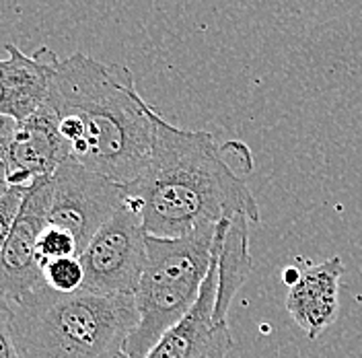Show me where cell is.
Instances as JSON below:
<instances>
[{
    "instance_id": "cell-1",
    "label": "cell",
    "mask_w": 362,
    "mask_h": 358,
    "mask_svg": "<svg viewBox=\"0 0 362 358\" xmlns=\"http://www.w3.org/2000/svg\"><path fill=\"white\" fill-rule=\"evenodd\" d=\"M241 158H251L245 144H218L210 132L183 130L157 113L148 165L124 190L153 237L175 239L237 214L259 223L257 202L233 167Z\"/></svg>"
},
{
    "instance_id": "cell-2",
    "label": "cell",
    "mask_w": 362,
    "mask_h": 358,
    "mask_svg": "<svg viewBox=\"0 0 362 358\" xmlns=\"http://www.w3.org/2000/svg\"><path fill=\"white\" fill-rule=\"evenodd\" d=\"M45 103L70 155L87 169L124 187L142 175L157 110L138 93L130 68L76 52L58 60Z\"/></svg>"
},
{
    "instance_id": "cell-17",
    "label": "cell",
    "mask_w": 362,
    "mask_h": 358,
    "mask_svg": "<svg viewBox=\"0 0 362 358\" xmlns=\"http://www.w3.org/2000/svg\"><path fill=\"white\" fill-rule=\"evenodd\" d=\"M17 126H19V122L11 120L6 115H0V151H6L8 149L13 136L17 132Z\"/></svg>"
},
{
    "instance_id": "cell-5",
    "label": "cell",
    "mask_w": 362,
    "mask_h": 358,
    "mask_svg": "<svg viewBox=\"0 0 362 358\" xmlns=\"http://www.w3.org/2000/svg\"><path fill=\"white\" fill-rule=\"evenodd\" d=\"M146 229L128 196L81 253L85 270L83 291L134 296L146 264Z\"/></svg>"
},
{
    "instance_id": "cell-9",
    "label": "cell",
    "mask_w": 362,
    "mask_h": 358,
    "mask_svg": "<svg viewBox=\"0 0 362 358\" xmlns=\"http://www.w3.org/2000/svg\"><path fill=\"white\" fill-rule=\"evenodd\" d=\"M68 157L72 155L66 140L60 134L58 117L44 103L31 117L19 122L17 132L6 149L8 183L11 187L29 190L37 179L52 178Z\"/></svg>"
},
{
    "instance_id": "cell-11",
    "label": "cell",
    "mask_w": 362,
    "mask_h": 358,
    "mask_svg": "<svg viewBox=\"0 0 362 358\" xmlns=\"http://www.w3.org/2000/svg\"><path fill=\"white\" fill-rule=\"evenodd\" d=\"M341 274V258L332 255L321 264L303 266L298 282L288 289L286 311L309 340H317L338 317Z\"/></svg>"
},
{
    "instance_id": "cell-8",
    "label": "cell",
    "mask_w": 362,
    "mask_h": 358,
    "mask_svg": "<svg viewBox=\"0 0 362 358\" xmlns=\"http://www.w3.org/2000/svg\"><path fill=\"white\" fill-rule=\"evenodd\" d=\"M216 291L218 266L214 253L196 305L158 340L146 358H228V352L233 350V336L228 321L214 319Z\"/></svg>"
},
{
    "instance_id": "cell-10",
    "label": "cell",
    "mask_w": 362,
    "mask_h": 358,
    "mask_svg": "<svg viewBox=\"0 0 362 358\" xmlns=\"http://www.w3.org/2000/svg\"><path fill=\"white\" fill-rule=\"evenodd\" d=\"M6 58H0V115L25 122L47 99L58 56L42 47L35 54H25L15 44H6Z\"/></svg>"
},
{
    "instance_id": "cell-15",
    "label": "cell",
    "mask_w": 362,
    "mask_h": 358,
    "mask_svg": "<svg viewBox=\"0 0 362 358\" xmlns=\"http://www.w3.org/2000/svg\"><path fill=\"white\" fill-rule=\"evenodd\" d=\"M0 358H21L13 330V303L0 294Z\"/></svg>"
},
{
    "instance_id": "cell-19",
    "label": "cell",
    "mask_w": 362,
    "mask_h": 358,
    "mask_svg": "<svg viewBox=\"0 0 362 358\" xmlns=\"http://www.w3.org/2000/svg\"><path fill=\"white\" fill-rule=\"evenodd\" d=\"M298 278H300V268H296V266H288V268H284V272H282V282L288 289L298 282Z\"/></svg>"
},
{
    "instance_id": "cell-7",
    "label": "cell",
    "mask_w": 362,
    "mask_h": 358,
    "mask_svg": "<svg viewBox=\"0 0 362 358\" xmlns=\"http://www.w3.org/2000/svg\"><path fill=\"white\" fill-rule=\"evenodd\" d=\"M49 178L37 179L23 196L0 253V294L11 303L44 287L40 239L47 226Z\"/></svg>"
},
{
    "instance_id": "cell-14",
    "label": "cell",
    "mask_w": 362,
    "mask_h": 358,
    "mask_svg": "<svg viewBox=\"0 0 362 358\" xmlns=\"http://www.w3.org/2000/svg\"><path fill=\"white\" fill-rule=\"evenodd\" d=\"M40 255L44 264V262L60 260V258H81V249L70 233L56 226H45L40 239Z\"/></svg>"
},
{
    "instance_id": "cell-13",
    "label": "cell",
    "mask_w": 362,
    "mask_h": 358,
    "mask_svg": "<svg viewBox=\"0 0 362 358\" xmlns=\"http://www.w3.org/2000/svg\"><path fill=\"white\" fill-rule=\"evenodd\" d=\"M42 278L47 289L62 294L83 291L85 270L78 258H60L42 264Z\"/></svg>"
},
{
    "instance_id": "cell-12",
    "label": "cell",
    "mask_w": 362,
    "mask_h": 358,
    "mask_svg": "<svg viewBox=\"0 0 362 358\" xmlns=\"http://www.w3.org/2000/svg\"><path fill=\"white\" fill-rule=\"evenodd\" d=\"M249 221L247 216H233L216 224L214 253L218 266V291L214 305V319L228 321V309L235 294L245 284L251 272L249 253Z\"/></svg>"
},
{
    "instance_id": "cell-20",
    "label": "cell",
    "mask_w": 362,
    "mask_h": 358,
    "mask_svg": "<svg viewBox=\"0 0 362 358\" xmlns=\"http://www.w3.org/2000/svg\"><path fill=\"white\" fill-rule=\"evenodd\" d=\"M119 358H128V357H126V352H124V354H122V357H119Z\"/></svg>"
},
{
    "instance_id": "cell-6",
    "label": "cell",
    "mask_w": 362,
    "mask_h": 358,
    "mask_svg": "<svg viewBox=\"0 0 362 358\" xmlns=\"http://www.w3.org/2000/svg\"><path fill=\"white\" fill-rule=\"evenodd\" d=\"M124 200V185L68 157L49 178L47 226L70 233L83 253L93 235L112 219Z\"/></svg>"
},
{
    "instance_id": "cell-16",
    "label": "cell",
    "mask_w": 362,
    "mask_h": 358,
    "mask_svg": "<svg viewBox=\"0 0 362 358\" xmlns=\"http://www.w3.org/2000/svg\"><path fill=\"white\" fill-rule=\"evenodd\" d=\"M27 190L23 187H11L6 192V196L0 200V253H2V247H4V241L8 237V231L13 226V221L21 208L23 196H25Z\"/></svg>"
},
{
    "instance_id": "cell-18",
    "label": "cell",
    "mask_w": 362,
    "mask_h": 358,
    "mask_svg": "<svg viewBox=\"0 0 362 358\" xmlns=\"http://www.w3.org/2000/svg\"><path fill=\"white\" fill-rule=\"evenodd\" d=\"M8 190H11V183H8V158H6V151H0V200L6 196Z\"/></svg>"
},
{
    "instance_id": "cell-3",
    "label": "cell",
    "mask_w": 362,
    "mask_h": 358,
    "mask_svg": "<svg viewBox=\"0 0 362 358\" xmlns=\"http://www.w3.org/2000/svg\"><path fill=\"white\" fill-rule=\"evenodd\" d=\"M136 323L132 294H62L44 284L13 303L21 358H119Z\"/></svg>"
},
{
    "instance_id": "cell-4",
    "label": "cell",
    "mask_w": 362,
    "mask_h": 358,
    "mask_svg": "<svg viewBox=\"0 0 362 358\" xmlns=\"http://www.w3.org/2000/svg\"><path fill=\"white\" fill-rule=\"evenodd\" d=\"M216 226L165 239L146 237V264L134 292L138 323L126 342V357L146 358L160 337L196 305L212 266Z\"/></svg>"
}]
</instances>
